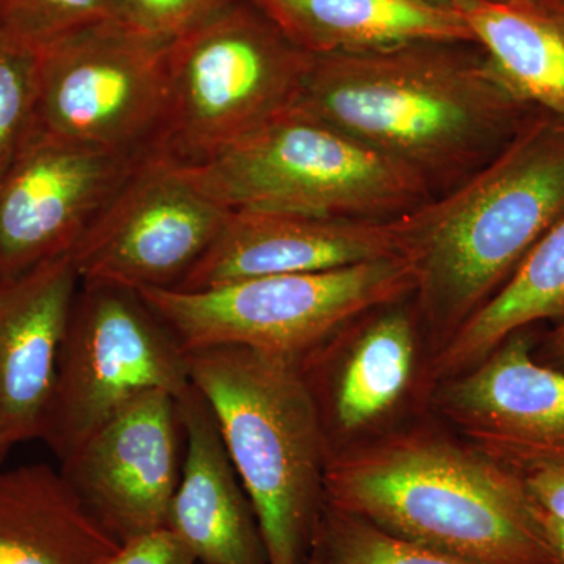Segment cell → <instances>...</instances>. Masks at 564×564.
Listing matches in <instances>:
<instances>
[{
  "label": "cell",
  "mask_w": 564,
  "mask_h": 564,
  "mask_svg": "<svg viewBox=\"0 0 564 564\" xmlns=\"http://www.w3.org/2000/svg\"><path fill=\"white\" fill-rule=\"evenodd\" d=\"M107 564H198L170 527L139 534L120 544Z\"/></svg>",
  "instance_id": "obj_26"
},
{
  "label": "cell",
  "mask_w": 564,
  "mask_h": 564,
  "mask_svg": "<svg viewBox=\"0 0 564 564\" xmlns=\"http://www.w3.org/2000/svg\"><path fill=\"white\" fill-rule=\"evenodd\" d=\"M252 505L269 564H307L329 445L299 359L247 347L185 352Z\"/></svg>",
  "instance_id": "obj_4"
},
{
  "label": "cell",
  "mask_w": 564,
  "mask_h": 564,
  "mask_svg": "<svg viewBox=\"0 0 564 564\" xmlns=\"http://www.w3.org/2000/svg\"><path fill=\"white\" fill-rule=\"evenodd\" d=\"M326 503L474 564H562L521 475L440 419L389 426L329 454Z\"/></svg>",
  "instance_id": "obj_2"
},
{
  "label": "cell",
  "mask_w": 564,
  "mask_h": 564,
  "mask_svg": "<svg viewBox=\"0 0 564 564\" xmlns=\"http://www.w3.org/2000/svg\"><path fill=\"white\" fill-rule=\"evenodd\" d=\"M141 158L33 133L0 174V282L70 254Z\"/></svg>",
  "instance_id": "obj_11"
},
{
  "label": "cell",
  "mask_w": 564,
  "mask_h": 564,
  "mask_svg": "<svg viewBox=\"0 0 564 564\" xmlns=\"http://www.w3.org/2000/svg\"><path fill=\"white\" fill-rule=\"evenodd\" d=\"M187 169L229 209L393 220L434 196L403 163L295 107Z\"/></svg>",
  "instance_id": "obj_5"
},
{
  "label": "cell",
  "mask_w": 564,
  "mask_h": 564,
  "mask_svg": "<svg viewBox=\"0 0 564 564\" xmlns=\"http://www.w3.org/2000/svg\"><path fill=\"white\" fill-rule=\"evenodd\" d=\"M13 445V441H10L9 437L0 436V467H2V463L6 462Z\"/></svg>",
  "instance_id": "obj_31"
},
{
  "label": "cell",
  "mask_w": 564,
  "mask_h": 564,
  "mask_svg": "<svg viewBox=\"0 0 564 564\" xmlns=\"http://www.w3.org/2000/svg\"><path fill=\"white\" fill-rule=\"evenodd\" d=\"M400 217L350 220L232 209L220 234L174 289L206 291L276 274L314 273L403 256Z\"/></svg>",
  "instance_id": "obj_15"
},
{
  "label": "cell",
  "mask_w": 564,
  "mask_h": 564,
  "mask_svg": "<svg viewBox=\"0 0 564 564\" xmlns=\"http://www.w3.org/2000/svg\"><path fill=\"white\" fill-rule=\"evenodd\" d=\"M406 300L362 315L299 359L329 454L384 430L408 393L419 402L425 345Z\"/></svg>",
  "instance_id": "obj_14"
},
{
  "label": "cell",
  "mask_w": 564,
  "mask_h": 564,
  "mask_svg": "<svg viewBox=\"0 0 564 564\" xmlns=\"http://www.w3.org/2000/svg\"><path fill=\"white\" fill-rule=\"evenodd\" d=\"M311 61L250 0L234 3L173 40L154 151L185 166L210 161L291 110Z\"/></svg>",
  "instance_id": "obj_6"
},
{
  "label": "cell",
  "mask_w": 564,
  "mask_h": 564,
  "mask_svg": "<svg viewBox=\"0 0 564 564\" xmlns=\"http://www.w3.org/2000/svg\"><path fill=\"white\" fill-rule=\"evenodd\" d=\"M36 57L0 47V174L35 132Z\"/></svg>",
  "instance_id": "obj_24"
},
{
  "label": "cell",
  "mask_w": 564,
  "mask_h": 564,
  "mask_svg": "<svg viewBox=\"0 0 564 564\" xmlns=\"http://www.w3.org/2000/svg\"><path fill=\"white\" fill-rule=\"evenodd\" d=\"M293 107L403 163L433 195L477 172L541 113L480 46L447 41L313 57Z\"/></svg>",
  "instance_id": "obj_1"
},
{
  "label": "cell",
  "mask_w": 564,
  "mask_h": 564,
  "mask_svg": "<svg viewBox=\"0 0 564 564\" xmlns=\"http://www.w3.org/2000/svg\"><path fill=\"white\" fill-rule=\"evenodd\" d=\"M199 564V563H198Z\"/></svg>",
  "instance_id": "obj_33"
},
{
  "label": "cell",
  "mask_w": 564,
  "mask_h": 564,
  "mask_svg": "<svg viewBox=\"0 0 564 564\" xmlns=\"http://www.w3.org/2000/svg\"><path fill=\"white\" fill-rule=\"evenodd\" d=\"M185 455L180 402L151 391L126 404L61 463L66 484L118 541L169 527Z\"/></svg>",
  "instance_id": "obj_12"
},
{
  "label": "cell",
  "mask_w": 564,
  "mask_h": 564,
  "mask_svg": "<svg viewBox=\"0 0 564 564\" xmlns=\"http://www.w3.org/2000/svg\"><path fill=\"white\" fill-rule=\"evenodd\" d=\"M429 2L436 3V6L454 7L455 0H429Z\"/></svg>",
  "instance_id": "obj_32"
},
{
  "label": "cell",
  "mask_w": 564,
  "mask_h": 564,
  "mask_svg": "<svg viewBox=\"0 0 564 564\" xmlns=\"http://www.w3.org/2000/svg\"><path fill=\"white\" fill-rule=\"evenodd\" d=\"M519 329L469 372L434 386L426 410L486 455L522 474L564 463V372L533 356Z\"/></svg>",
  "instance_id": "obj_13"
},
{
  "label": "cell",
  "mask_w": 564,
  "mask_h": 564,
  "mask_svg": "<svg viewBox=\"0 0 564 564\" xmlns=\"http://www.w3.org/2000/svg\"><path fill=\"white\" fill-rule=\"evenodd\" d=\"M185 352L247 347L300 359L351 322L411 299L403 256L326 272L276 274L206 291L141 289Z\"/></svg>",
  "instance_id": "obj_7"
},
{
  "label": "cell",
  "mask_w": 564,
  "mask_h": 564,
  "mask_svg": "<svg viewBox=\"0 0 564 564\" xmlns=\"http://www.w3.org/2000/svg\"><path fill=\"white\" fill-rule=\"evenodd\" d=\"M80 276L73 256L0 282V436L40 440Z\"/></svg>",
  "instance_id": "obj_16"
},
{
  "label": "cell",
  "mask_w": 564,
  "mask_h": 564,
  "mask_svg": "<svg viewBox=\"0 0 564 564\" xmlns=\"http://www.w3.org/2000/svg\"><path fill=\"white\" fill-rule=\"evenodd\" d=\"M564 317V217L544 234L513 276L436 355L423 362L419 402L434 386L484 362L519 329Z\"/></svg>",
  "instance_id": "obj_20"
},
{
  "label": "cell",
  "mask_w": 564,
  "mask_h": 564,
  "mask_svg": "<svg viewBox=\"0 0 564 564\" xmlns=\"http://www.w3.org/2000/svg\"><path fill=\"white\" fill-rule=\"evenodd\" d=\"M534 507H536V505H534ZM536 514L549 544L554 549L560 563L564 564V521H560V519L543 513L538 507Z\"/></svg>",
  "instance_id": "obj_29"
},
{
  "label": "cell",
  "mask_w": 564,
  "mask_h": 564,
  "mask_svg": "<svg viewBox=\"0 0 564 564\" xmlns=\"http://www.w3.org/2000/svg\"><path fill=\"white\" fill-rule=\"evenodd\" d=\"M177 402L185 455L170 529L199 564H269L258 518L209 403L193 383Z\"/></svg>",
  "instance_id": "obj_17"
},
{
  "label": "cell",
  "mask_w": 564,
  "mask_h": 564,
  "mask_svg": "<svg viewBox=\"0 0 564 564\" xmlns=\"http://www.w3.org/2000/svg\"><path fill=\"white\" fill-rule=\"evenodd\" d=\"M454 9L511 91L564 122V11L488 0Z\"/></svg>",
  "instance_id": "obj_21"
},
{
  "label": "cell",
  "mask_w": 564,
  "mask_h": 564,
  "mask_svg": "<svg viewBox=\"0 0 564 564\" xmlns=\"http://www.w3.org/2000/svg\"><path fill=\"white\" fill-rule=\"evenodd\" d=\"M126 20L141 29L177 39L240 0H122Z\"/></svg>",
  "instance_id": "obj_25"
},
{
  "label": "cell",
  "mask_w": 564,
  "mask_h": 564,
  "mask_svg": "<svg viewBox=\"0 0 564 564\" xmlns=\"http://www.w3.org/2000/svg\"><path fill=\"white\" fill-rule=\"evenodd\" d=\"M293 46L313 57L417 43H475L454 7L429 0H250Z\"/></svg>",
  "instance_id": "obj_18"
},
{
  "label": "cell",
  "mask_w": 564,
  "mask_h": 564,
  "mask_svg": "<svg viewBox=\"0 0 564 564\" xmlns=\"http://www.w3.org/2000/svg\"><path fill=\"white\" fill-rule=\"evenodd\" d=\"M533 356L544 366L564 372V317L552 332L544 334L541 345H534Z\"/></svg>",
  "instance_id": "obj_28"
},
{
  "label": "cell",
  "mask_w": 564,
  "mask_h": 564,
  "mask_svg": "<svg viewBox=\"0 0 564 564\" xmlns=\"http://www.w3.org/2000/svg\"><path fill=\"white\" fill-rule=\"evenodd\" d=\"M519 475L530 500L543 513L564 521V463L543 464Z\"/></svg>",
  "instance_id": "obj_27"
},
{
  "label": "cell",
  "mask_w": 564,
  "mask_h": 564,
  "mask_svg": "<svg viewBox=\"0 0 564 564\" xmlns=\"http://www.w3.org/2000/svg\"><path fill=\"white\" fill-rule=\"evenodd\" d=\"M118 547L61 470L0 467V564H107Z\"/></svg>",
  "instance_id": "obj_19"
},
{
  "label": "cell",
  "mask_w": 564,
  "mask_h": 564,
  "mask_svg": "<svg viewBox=\"0 0 564 564\" xmlns=\"http://www.w3.org/2000/svg\"><path fill=\"white\" fill-rule=\"evenodd\" d=\"M307 564H474L408 543L326 503Z\"/></svg>",
  "instance_id": "obj_23"
},
{
  "label": "cell",
  "mask_w": 564,
  "mask_h": 564,
  "mask_svg": "<svg viewBox=\"0 0 564 564\" xmlns=\"http://www.w3.org/2000/svg\"><path fill=\"white\" fill-rule=\"evenodd\" d=\"M231 210L187 166L151 151L70 256L82 281L174 289L209 250Z\"/></svg>",
  "instance_id": "obj_10"
},
{
  "label": "cell",
  "mask_w": 564,
  "mask_h": 564,
  "mask_svg": "<svg viewBox=\"0 0 564 564\" xmlns=\"http://www.w3.org/2000/svg\"><path fill=\"white\" fill-rule=\"evenodd\" d=\"M173 40L109 21L36 54L35 132L117 154H150L169 101Z\"/></svg>",
  "instance_id": "obj_9"
},
{
  "label": "cell",
  "mask_w": 564,
  "mask_h": 564,
  "mask_svg": "<svg viewBox=\"0 0 564 564\" xmlns=\"http://www.w3.org/2000/svg\"><path fill=\"white\" fill-rule=\"evenodd\" d=\"M496 3H513V6H530L538 9L564 11V0H488Z\"/></svg>",
  "instance_id": "obj_30"
},
{
  "label": "cell",
  "mask_w": 564,
  "mask_h": 564,
  "mask_svg": "<svg viewBox=\"0 0 564 564\" xmlns=\"http://www.w3.org/2000/svg\"><path fill=\"white\" fill-rule=\"evenodd\" d=\"M191 386L187 355L139 291L82 281L40 441L65 462L137 397Z\"/></svg>",
  "instance_id": "obj_8"
},
{
  "label": "cell",
  "mask_w": 564,
  "mask_h": 564,
  "mask_svg": "<svg viewBox=\"0 0 564 564\" xmlns=\"http://www.w3.org/2000/svg\"><path fill=\"white\" fill-rule=\"evenodd\" d=\"M563 217L564 122L543 111L477 172L400 217L425 361Z\"/></svg>",
  "instance_id": "obj_3"
},
{
  "label": "cell",
  "mask_w": 564,
  "mask_h": 564,
  "mask_svg": "<svg viewBox=\"0 0 564 564\" xmlns=\"http://www.w3.org/2000/svg\"><path fill=\"white\" fill-rule=\"evenodd\" d=\"M109 21H128L122 0H0V47L36 55Z\"/></svg>",
  "instance_id": "obj_22"
}]
</instances>
